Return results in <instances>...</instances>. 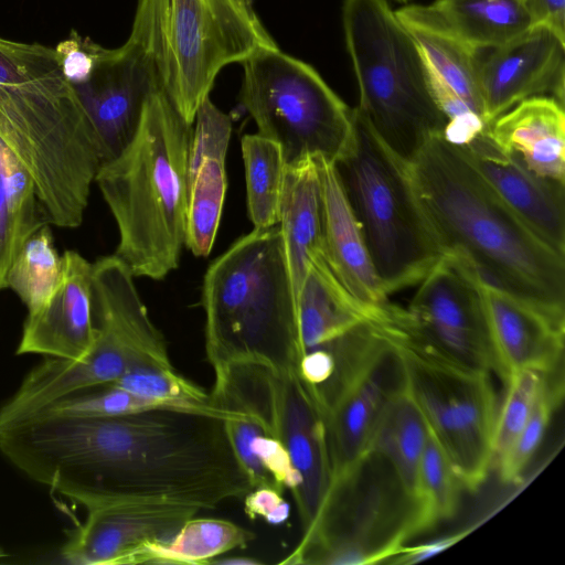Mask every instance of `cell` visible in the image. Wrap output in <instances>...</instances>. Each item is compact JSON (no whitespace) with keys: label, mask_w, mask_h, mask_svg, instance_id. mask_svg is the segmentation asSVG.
<instances>
[{"label":"cell","mask_w":565,"mask_h":565,"mask_svg":"<svg viewBox=\"0 0 565 565\" xmlns=\"http://www.w3.org/2000/svg\"><path fill=\"white\" fill-rule=\"evenodd\" d=\"M0 452L25 477L85 510L116 502L213 510L253 489L224 419L198 413L38 414L0 431Z\"/></svg>","instance_id":"6da1fadb"},{"label":"cell","mask_w":565,"mask_h":565,"mask_svg":"<svg viewBox=\"0 0 565 565\" xmlns=\"http://www.w3.org/2000/svg\"><path fill=\"white\" fill-rule=\"evenodd\" d=\"M408 164L445 253L461 254L484 280L512 295L565 308V256L502 201L460 146L433 136Z\"/></svg>","instance_id":"7a4b0ae2"},{"label":"cell","mask_w":565,"mask_h":565,"mask_svg":"<svg viewBox=\"0 0 565 565\" xmlns=\"http://www.w3.org/2000/svg\"><path fill=\"white\" fill-rule=\"evenodd\" d=\"M0 140L31 175L44 222L78 227L103 157L54 49L0 38Z\"/></svg>","instance_id":"3957f363"},{"label":"cell","mask_w":565,"mask_h":565,"mask_svg":"<svg viewBox=\"0 0 565 565\" xmlns=\"http://www.w3.org/2000/svg\"><path fill=\"white\" fill-rule=\"evenodd\" d=\"M192 131L168 90H160L148 99L129 143L95 177L117 224L115 255L135 277L160 280L179 266Z\"/></svg>","instance_id":"277c9868"},{"label":"cell","mask_w":565,"mask_h":565,"mask_svg":"<svg viewBox=\"0 0 565 565\" xmlns=\"http://www.w3.org/2000/svg\"><path fill=\"white\" fill-rule=\"evenodd\" d=\"M201 303L212 369L250 362L297 371L303 350L279 225L254 228L207 267Z\"/></svg>","instance_id":"5b68a950"},{"label":"cell","mask_w":565,"mask_h":565,"mask_svg":"<svg viewBox=\"0 0 565 565\" xmlns=\"http://www.w3.org/2000/svg\"><path fill=\"white\" fill-rule=\"evenodd\" d=\"M342 25L358 82L356 110L391 150L411 161L447 125L415 43L387 0H344Z\"/></svg>","instance_id":"8992f818"},{"label":"cell","mask_w":565,"mask_h":565,"mask_svg":"<svg viewBox=\"0 0 565 565\" xmlns=\"http://www.w3.org/2000/svg\"><path fill=\"white\" fill-rule=\"evenodd\" d=\"M355 109V132L334 166L375 271L390 296L418 285L445 250L413 184L408 161Z\"/></svg>","instance_id":"52a82bcc"},{"label":"cell","mask_w":565,"mask_h":565,"mask_svg":"<svg viewBox=\"0 0 565 565\" xmlns=\"http://www.w3.org/2000/svg\"><path fill=\"white\" fill-rule=\"evenodd\" d=\"M425 527L419 508L380 456L335 477L311 525L279 564L388 563Z\"/></svg>","instance_id":"ba28073f"},{"label":"cell","mask_w":565,"mask_h":565,"mask_svg":"<svg viewBox=\"0 0 565 565\" xmlns=\"http://www.w3.org/2000/svg\"><path fill=\"white\" fill-rule=\"evenodd\" d=\"M96 340L78 360L45 358L0 407V431L20 424L75 391L109 384L135 367L167 356L163 334L151 321L137 288L122 279L92 281Z\"/></svg>","instance_id":"9c48e42d"},{"label":"cell","mask_w":565,"mask_h":565,"mask_svg":"<svg viewBox=\"0 0 565 565\" xmlns=\"http://www.w3.org/2000/svg\"><path fill=\"white\" fill-rule=\"evenodd\" d=\"M243 64L239 99L260 136L275 141L285 164L309 157L335 163L350 149L355 109L310 64L263 49Z\"/></svg>","instance_id":"30bf717a"},{"label":"cell","mask_w":565,"mask_h":565,"mask_svg":"<svg viewBox=\"0 0 565 565\" xmlns=\"http://www.w3.org/2000/svg\"><path fill=\"white\" fill-rule=\"evenodd\" d=\"M405 387L466 491H477L493 468L499 407L492 373L429 355L393 338Z\"/></svg>","instance_id":"8fae6325"},{"label":"cell","mask_w":565,"mask_h":565,"mask_svg":"<svg viewBox=\"0 0 565 565\" xmlns=\"http://www.w3.org/2000/svg\"><path fill=\"white\" fill-rule=\"evenodd\" d=\"M169 0H138L131 30L117 49H106L87 82L74 86L97 136L103 163L135 136L148 99L170 89ZM102 163V164H103Z\"/></svg>","instance_id":"7c38bea8"},{"label":"cell","mask_w":565,"mask_h":565,"mask_svg":"<svg viewBox=\"0 0 565 565\" xmlns=\"http://www.w3.org/2000/svg\"><path fill=\"white\" fill-rule=\"evenodd\" d=\"M168 38V94L190 125L223 67L278 46L252 0H169Z\"/></svg>","instance_id":"4fadbf2b"},{"label":"cell","mask_w":565,"mask_h":565,"mask_svg":"<svg viewBox=\"0 0 565 565\" xmlns=\"http://www.w3.org/2000/svg\"><path fill=\"white\" fill-rule=\"evenodd\" d=\"M395 338L416 350L497 375L480 275L457 252H446L406 308L396 307Z\"/></svg>","instance_id":"5bb4252c"},{"label":"cell","mask_w":565,"mask_h":565,"mask_svg":"<svg viewBox=\"0 0 565 565\" xmlns=\"http://www.w3.org/2000/svg\"><path fill=\"white\" fill-rule=\"evenodd\" d=\"M273 371L250 362L218 366L210 394L216 406L241 413L224 425L252 487L294 492L298 479L274 422Z\"/></svg>","instance_id":"9a60e30c"},{"label":"cell","mask_w":565,"mask_h":565,"mask_svg":"<svg viewBox=\"0 0 565 565\" xmlns=\"http://www.w3.org/2000/svg\"><path fill=\"white\" fill-rule=\"evenodd\" d=\"M394 11L419 52L433 97L447 120L444 137L466 145L488 129L480 51L448 29L429 4L408 2Z\"/></svg>","instance_id":"2e32d148"},{"label":"cell","mask_w":565,"mask_h":565,"mask_svg":"<svg viewBox=\"0 0 565 565\" xmlns=\"http://www.w3.org/2000/svg\"><path fill=\"white\" fill-rule=\"evenodd\" d=\"M201 510L163 502H116L86 509L62 545L61 557L81 565L139 564L152 543L169 540Z\"/></svg>","instance_id":"e0dca14e"},{"label":"cell","mask_w":565,"mask_h":565,"mask_svg":"<svg viewBox=\"0 0 565 565\" xmlns=\"http://www.w3.org/2000/svg\"><path fill=\"white\" fill-rule=\"evenodd\" d=\"M273 404L276 431L298 479L291 495L305 532L332 481L324 414L297 371H273Z\"/></svg>","instance_id":"ac0fdd59"},{"label":"cell","mask_w":565,"mask_h":565,"mask_svg":"<svg viewBox=\"0 0 565 565\" xmlns=\"http://www.w3.org/2000/svg\"><path fill=\"white\" fill-rule=\"evenodd\" d=\"M404 387L403 362L390 334L324 412L332 480L369 454L384 409Z\"/></svg>","instance_id":"d6986e66"},{"label":"cell","mask_w":565,"mask_h":565,"mask_svg":"<svg viewBox=\"0 0 565 565\" xmlns=\"http://www.w3.org/2000/svg\"><path fill=\"white\" fill-rule=\"evenodd\" d=\"M497 376L519 371L548 376L564 354L565 308L540 305L512 295L480 276Z\"/></svg>","instance_id":"ffe728a7"},{"label":"cell","mask_w":565,"mask_h":565,"mask_svg":"<svg viewBox=\"0 0 565 565\" xmlns=\"http://www.w3.org/2000/svg\"><path fill=\"white\" fill-rule=\"evenodd\" d=\"M480 86L487 127L531 97L551 96L564 104L565 40L546 26L534 25L491 49L481 57Z\"/></svg>","instance_id":"44dd1931"},{"label":"cell","mask_w":565,"mask_h":565,"mask_svg":"<svg viewBox=\"0 0 565 565\" xmlns=\"http://www.w3.org/2000/svg\"><path fill=\"white\" fill-rule=\"evenodd\" d=\"M502 201L547 245L565 256V184L531 171L484 130L460 146Z\"/></svg>","instance_id":"7402d4cb"},{"label":"cell","mask_w":565,"mask_h":565,"mask_svg":"<svg viewBox=\"0 0 565 565\" xmlns=\"http://www.w3.org/2000/svg\"><path fill=\"white\" fill-rule=\"evenodd\" d=\"M61 282L41 308L28 312L17 354L78 360L93 347L92 263L75 250L63 255Z\"/></svg>","instance_id":"603a6c76"},{"label":"cell","mask_w":565,"mask_h":565,"mask_svg":"<svg viewBox=\"0 0 565 565\" xmlns=\"http://www.w3.org/2000/svg\"><path fill=\"white\" fill-rule=\"evenodd\" d=\"M188 159L185 246L195 256L210 254L226 193V151L232 120L207 96L195 114Z\"/></svg>","instance_id":"cb8c5ba5"},{"label":"cell","mask_w":565,"mask_h":565,"mask_svg":"<svg viewBox=\"0 0 565 565\" xmlns=\"http://www.w3.org/2000/svg\"><path fill=\"white\" fill-rule=\"evenodd\" d=\"M322 196L323 255L339 281L360 301L385 307L390 296L375 271L362 231L333 162L315 157Z\"/></svg>","instance_id":"d4e9b609"},{"label":"cell","mask_w":565,"mask_h":565,"mask_svg":"<svg viewBox=\"0 0 565 565\" xmlns=\"http://www.w3.org/2000/svg\"><path fill=\"white\" fill-rule=\"evenodd\" d=\"M395 303L369 306L339 281L324 255L311 263L297 297L299 335L303 353L326 350L356 327L374 321L388 323ZM303 355V354H302Z\"/></svg>","instance_id":"484cf974"},{"label":"cell","mask_w":565,"mask_h":565,"mask_svg":"<svg viewBox=\"0 0 565 565\" xmlns=\"http://www.w3.org/2000/svg\"><path fill=\"white\" fill-rule=\"evenodd\" d=\"M487 131L531 171L565 184L564 104L551 96L524 99L494 119Z\"/></svg>","instance_id":"4316f807"},{"label":"cell","mask_w":565,"mask_h":565,"mask_svg":"<svg viewBox=\"0 0 565 565\" xmlns=\"http://www.w3.org/2000/svg\"><path fill=\"white\" fill-rule=\"evenodd\" d=\"M278 225L297 299L311 263L323 254L321 182L315 157L285 168Z\"/></svg>","instance_id":"83f0119b"},{"label":"cell","mask_w":565,"mask_h":565,"mask_svg":"<svg viewBox=\"0 0 565 565\" xmlns=\"http://www.w3.org/2000/svg\"><path fill=\"white\" fill-rule=\"evenodd\" d=\"M429 6L478 51L501 46L534 26L523 0H434Z\"/></svg>","instance_id":"f1b7e54d"},{"label":"cell","mask_w":565,"mask_h":565,"mask_svg":"<svg viewBox=\"0 0 565 565\" xmlns=\"http://www.w3.org/2000/svg\"><path fill=\"white\" fill-rule=\"evenodd\" d=\"M44 224L31 175L0 140V290L17 253Z\"/></svg>","instance_id":"f546056e"},{"label":"cell","mask_w":565,"mask_h":565,"mask_svg":"<svg viewBox=\"0 0 565 565\" xmlns=\"http://www.w3.org/2000/svg\"><path fill=\"white\" fill-rule=\"evenodd\" d=\"M427 436L425 419L404 387L384 409L369 448L388 463L413 497Z\"/></svg>","instance_id":"4dcf8cb0"},{"label":"cell","mask_w":565,"mask_h":565,"mask_svg":"<svg viewBox=\"0 0 565 565\" xmlns=\"http://www.w3.org/2000/svg\"><path fill=\"white\" fill-rule=\"evenodd\" d=\"M254 537L234 522L195 515L166 542L150 544L139 564H210L217 556L244 548Z\"/></svg>","instance_id":"1f68e13d"},{"label":"cell","mask_w":565,"mask_h":565,"mask_svg":"<svg viewBox=\"0 0 565 565\" xmlns=\"http://www.w3.org/2000/svg\"><path fill=\"white\" fill-rule=\"evenodd\" d=\"M247 211L254 228L278 224L285 175L280 147L259 134L242 138Z\"/></svg>","instance_id":"d6a6232c"},{"label":"cell","mask_w":565,"mask_h":565,"mask_svg":"<svg viewBox=\"0 0 565 565\" xmlns=\"http://www.w3.org/2000/svg\"><path fill=\"white\" fill-rule=\"evenodd\" d=\"M63 274V258L57 253L49 224L42 225L23 243L6 276L28 312L45 305L57 289Z\"/></svg>","instance_id":"836d02e7"},{"label":"cell","mask_w":565,"mask_h":565,"mask_svg":"<svg viewBox=\"0 0 565 565\" xmlns=\"http://www.w3.org/2000/svg\"><path fill=\"white\" fill-rule=\"evenodd\" d=\"M109 384L149 399L164 409L204 414L224 420L241 415L239 412L216 406L210 392L181 375L174 367L130 369Z\"/></svg>","instance_id":"e575fe53"},{"label":"cell","mask_w":565,"mask_h":565,"mask_svg":"<svg viewBox=\"0 0 565 565\" xmlns=\"http://www.w3.org/2000/svg\"><path fill=\"white\" fill-rule=\"evenodd\" d=\"M462 490L449 459L428 430L414 488L426 532L456 514Z\"/></svg>","instance_id":"d590c367"},{"label":"cell","mask_w":565,"mask_h":565,"mask_svg":"<svg viewBox=\"0 0 565 565\" xmlns=\"http://www.w3.org/2000/svg\"><path fill=\"white\" fill-rule=\"evenodd\" d=\"M547 379L544 374L526 370L510 374L503 382L505 394L495 418L493 466L525 426Z\"/></svg>","instance_id":"8d00e7d4"},{"label":"cell","mask_w":565,"mask_h":565,"mask_svg":"<svg viewBox=\"0 0 565 565\" xmlns=\"http://www.w3.org/2000/svg\"><path fill=\"white\" fill-rule=\"evenodd\" d=\"M151 409L164 408L124 388L111 384H104L75 391L53 402L39 414L108 417Z\"/></svg>","instance_id":"74e56055"},{"label":"cell","mask_w":565,"mask_h":565,"mask_svg":"<svg viewBox=\"0 0 565 565\" xmlns=\"http://www.w3.org/2000/svg\"><path fill=\"white\" fill-rule=\"evenodd\" d=\"M561 396L556 386H552L547 379L525 426L493 466L502 482L507 484L521 482L526 467L545 436Z\"/></svg>","instance_id":"f35d334b"},{"label":"cell","mask_w":565,"mask_h":565,"mask_svg":"<svg viewBox=\"0 0 565 565\" xmlns=\"http://www.w3.org/2000/svg\"><path fill=\"white\" fill-rule=\"evenodd\" d=\"M103 46L72 30L54 49L63 74L74 87L88 81Z\"/></svg>","instance_id":"ab89813d"},{"label":"cell","mask_w":565,"mask_h":565,"mask_svg":"<svg viewBox=\"0 0 565 565\" xmlns=\"http://www.w3.org/2000/svg\"><path fill=\"white\" fill-rule=\"evenodd\" d=\"M244 511L252 519H263L269 524L285 523L290 515V505L282 493L270 487H255L244 498Z\"/></svg>","instance_id":"60d3db41"},{"label":"cell","mask_w":565,"mask_h":565,"mask_svg":"<svg viewBox=\"0 0 565 565\" xmlns=\"http://www.w3.org/2000/svg\"><path fill=\"white\" fill-rule=\"evenodd\" d=\"M469 531L445 535L428 542L408 546L407 544L388 562L398 565H412L426 561L462 540Z\"/></svg>","instance_id":"b9f144b4"},{"label":"cell","mask_w":565,"mask_h":565,"mask_svg":"<svg viewBox=\"0 0 565 565\" xmlns=\"http://www.w3.org/2000/svg\"><path fill=\"white\" fill-rule=\"evenodd\" d=\"M534 25H543L565 40V0H523Z\"/></svg>","instance_id":"7bdbcfd3"},{"label":"cell","mask_w":565,"mask_h":565,"mask_svg":"<svg viewBox=\"0 0 565 565\" xmlns=\"http://www.w3.org/2000/svg\"><path fill=\"white\" fill-rule=\"evenodd\" d=\"M211 563L212 564H223V565H238V564L255 565V564H259L262 562L254 559V558H249V557H237V558L230 557V558H222V559H213Z\"/></svg>","instance_id":"ee69618b"},{"label":"cell","mask_w":565,"mask_h":565,"mask_svg":"<svg viewBox=\"0 0 565 565\" xmlns=\"http://www.w3.org/2000/svg\"><path fill=\"white\" fill-rule=\"evenodd\" d=\"M394 1H397V2H399V3H404V4H405V3L411 2L412 0H394Z\"/></svg>","instance_id":"f6af8a7d"}]
</instances>
